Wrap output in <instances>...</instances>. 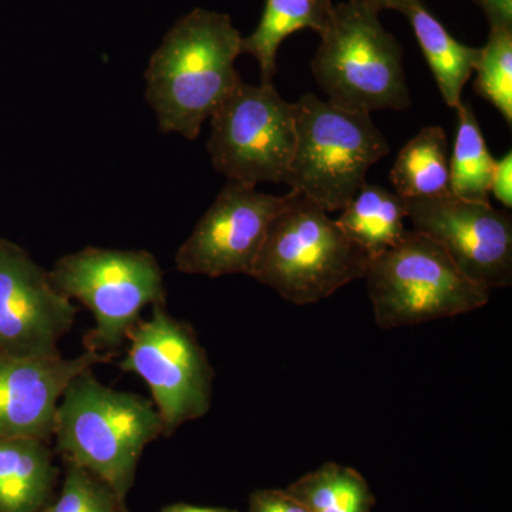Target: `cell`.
Wrapping results in <instances>:
<instances>
[{"instance_id":"6da1fadb","label":"cell","mask_w":512,"mask_h":512,"mask_svg":"<svg viewBox=\"0 0 512 512\" xmlns=\"http://www.w3.org/2000/svg\"><path fill=\"white\" fill-rule=\"evenodd\" d=\"M241 47L231 18L215 10H191L168 30L144 74L161 133L200 136L204 121L242 82L235 67Z\"/></svg>"},{"instance_id":"7a4b0ae2","label":"cell","mask_w":512,"mask_h":512,"mask_svg":"<svg viewBox=\"0 0 512 512\" xmlns=\"http://www.w3.org/2000/svg\"><path fill=\"white\" fill-rule=\"evenodd\" d=\"M160 436L163 423L154 403L104 386L93 369L74 377L57 406V453L99 477L123 503L144 448Z\"/></svg>"},{"instance_id":"3957f363","label":"cell","mask_w":512,"mask_h":512,"mask_svg":"<svg viewBox=\"0 0 512 512\" xmlns=\"http://www.w3.org/2000/svg\"><path fill=\"white\" fill-rule=\"evenodd\" d=\"M379 12L367 0H348L330 10L312 60L313 76L329 103L367 114L409 109L403 49L384 29Z\"/></svg>"},{"instance_id":"277c9868","label":"cell","mask_w":512,"mask_h":512,"mask_svg":"<svg viewBox=\"0 0 512 512\" xmlns=\"http://www.w3.org/2000/svg\"><path fill=\"white\" fill-rule=\"evenodd\" d=\"M272 221L252 278L293 305H312L365 278L370 256L315 202L292 191Z\"/></svg>"},{"instance_id":"5b68a950","label":"cell","mask_w":512,"mask_h":512,"mask_svg":"<svg viewBox=\"0 0 512 512\" xmlns=\"http://www.w3.org/2000/svg\"><path fill=\"white\" fill-rule=\"evenodd\" d=\"M295 150L284 184L326 212L342 211L390 153L370 114L342 109L308 93L293 103Z\"/></svg>"},{"instance_id":"8992f818","label":"cell","mask_w":512,"mask_h":512,"mask_svg":"<svg viewBox=\"0 0 512 512\" xmlns=\"http://www.w3.org/2000/svg\"><path fill=\"white\" fill-rule=\"evenodd\" d=\"M365 279L377 326L384 330L456 318L490 301V291L470 281L436 241L414 229L370 259Z\"/></svg>"},{"instance_id":"52a82bcc","label":"cell","mask_w":512,"mask_h":512,"mask_svg":"<svg viewBox=\"0 0 512 512\" xmlns=\"http://www.w3.org/2000/svg\"><path fill=\"white\" fill-rule=\"evenodd\" d=\"M57 292L82 302L96 319L84 350L116 353L146 306L165 305L164 272L148 251L87 247L64 255L49 272Z\"/></svg>"},{"instance_id":"ba28073f","label":"cell","mask_w":512,"mask_h":512,"mask_svg":"<svg viewBox=\"0 0 512 512\" xmlns=\"http://www.w3.org/2000/svg\"><path fill=\"white\" fill-rule=\"evenodd\" d=\"M126 339L131 346L119 367L150 387L163 436H173L183 424L210 412L215 373L190 323L157 305L150 319L128 330Z\"/></svg>"},{"instance_id":"9c48e42d","label":"cell","mask_w":512,"mask_h":512,"mask_svg":"<svg viewBox=\"0 0 512 512\" xmlns=\"http://www.w3.org/2000/svg\"><path fill=\"white\" fill-rule=\"evenodd\" d=\"M211 163L228 181L284 184L295 150V109L274 84L241 82L212 113Z\"/></svg>"},{"instance_id":"30bf717a","label":"cell","mask_w":512,"mask_h":512,"mask_svg":"<svg viewBox=\"0 0 512 512\" xmlns=\"http://www.w3.org/2000/svg\"><path fill=\"white\" fill-rule=\"evenodd\" d=\"M252 185L228 181L175 254V268L188 275L220 278L252 275L272 221L292 200Z\"/></svg>"},{"instance_id":"8fae6325","label":"cell","mask_w":512,"mask_h":512,"mask_svg":"<svg viewBox=\"0 0 512 512\" xmlns=\"http://www.w3.org/2000/svg\"><path fill=\"white\" fill-rule=\"evenodd\" d=\"M414 231L436 241L457 268L487 291L512 284V220L490 202L454 195L406 200Z\"/></svg>"},{"instance_id":"7c38bea8","label":"cell","mask_w":512,"mask_h":512,"mask_svg":"<svg viewBox=\"0 0 512 512\" xmlns=\"http://www.w3.org/2000/svg\"><path fill=\"white\" fill-rule=\"evenodd\" d=\"M77 308L56 291L29 252L0 238V352L60 356L59 342L72 330Z\"/></svg>"},{"instance_id":"4fadbf2b","label":"cell","mask_w":512,"mask_h":512,"mask_svg":"<svg viewBox=\"0 0 512 512\" xmlns=\"http://www.w3.org/2000/svg\"><path fill=\"white\" fill-rule=\"evenodd\" d=\"M116 353L84 350L74 359L13 356L0 352V437H26L52 443L56 412L70 382Z\"/></svg>"},{"instance_id":"5bb4252c","label":"cell","mask_w":512,"mask_h":512,"mask_svg":"<svg viewBox=\"0 0 512 512\" xmlns=\"http://www.w3.org/2000/svg\"><path fill=\"white\" fill-rule=\"evenodd\" d=\"M59 471L50 443L0 437V512H40L53 501Z\"/></svg>"},{"instance_id":"9a60e30c","label":"cell","mask_w":512,"mask_h":512,"mask_svg":"<svg viewBox=\"0 0 512 512\" xmlns=\"http://www.w3.org/2000/svg\"><path fill=\"white\" fill-rule=\"evenodd\" d=\"M406 220L404 198L387 188L366 183L335 221L343 234L372 259L399 244L407 231Z\"/></svg>"},{"instance_id":"2e32d148","label":"cell","mask_w":512,"mask_h":512,"mask_svg":"<svg viewBox=\"0 0 512 512\" xmlns=\"http://www.w3.org/2000/svg\"><path fill=\"white\" fill-rule=\"evenodd\" d=\"M403 15L409 19L419 40L444 103L451 109H457L463 103L461 94L464 86L476 70L480 49L454 39L421 0L410 6Z\"/></svg>"},{"instance_id":"e0dca14e","label":"cell","mask_w":512,"mask_h":512,"mask_svg":"<svg viewBox=\"0 0 512 512\" xmlns=\"http://www.w3.org/2000/svg\"><path fill=\"white\" fill-rule=\"evenodd\" d=\"M394 192L404 200L451 195L450 151L446 131L426 126L404 144L390 171Z\"/></svg>"},{"instance_id":"ac0fdd59","label":"cell","mask_w":512,"mask_h":512,"mask_svg":"<svg viewBox=\"0 0 512 512\" xmlns=\"http://www.w3.org/2000/svg\"><path fill=\"white\" fill-rule=\"evenodd\" d=\"M330 10L313 0H266L261 22L248 37H242V53L254 57L261 69L262 84H272L276 56L286 37L302 29L322 32Z\"/></svg>"},{"instance_id":"d6986e66","label":"cell","mask_w":512,"mask_h":512,"mask_svg":"<svg viewBox=\"0 0 512 512\" xmlns=\"http://www.w3.org/2000/svg\"><path fill=\"white\" fill-rule=\"evenodd\" d=\"M309 512H372L375 494L352 467L325 463L286 488Z\"/></svg>"},{"instance_id":"ffe728a7","label":"cell","mask_w":512,"mask_h":512,"mask_svg":"<svg viewBox=\"0 0 512 512\" xmlns=\"http://www.w3.org/2000/svg\"><path fill=\"white\" fill-rule=\"evenodd\" d=\"M457 133L450 156L451 195L461 200L490 202L495 158L491 156L473 107H457Z\"/></svg>"},{"instance_id":"44dd1931","label":"cell","mask_w":512,"mask_h":512,"mask_svg":"<svg viewBox=\"0 0 512 512\" xmlns=\"http://www.w3.org/2000/svg\"><path fill=\"white\" fill-rule=\"evenodd\" d=\"M476 92L512 124V29H490L476 64Z\"/></svg>"},{"instance_id":"7402d4cb","label":"cell","mask_w":512,"mask_h":512,"mask_svg":"<svg viewBox=\"0 0 512 512\" xmlns=\"http://www.w3.org/2000/svg\"><path fill=\"white\" fill-rule=\"evenodd\" d=\"M63 461L62 494L40 512H128L127 504L99 477L72 461Z\"/></svg>"},{"instance_id":"603a6c76","label":"cell","mask_w":512,"mask_h":512,"mask_svg":"<svg viewBox=\"0 0 512 512\" xmlns=\"http://www.w3.org/2000/svg\"><path fill=\"white\" fill-rule=\"evenodd\" d=\"M248 512H309L286 490H256L249 497Z\"/></svg>"},{"instance_id":"cb8c5ba5","label":"cell","mask_w":512,"mask_h":512,"mask_svg":"<svg viewBox=\"0 0 512 512\" xmlns=\"http://www.w3.org/2000/svg\"><path fill=\"white\" fill-rule=\"evenodd\" d=\"M490 194L505 208L512 207V153L511 150L500 160H495L491 175Z\"/></svg>"},{"instance_id":"d4e9b609","label":"cell","mask_w":512,"mask_h":512,"mask_svg":"<svg viewBox=\"0 0 512 512\" xmlns=\"http://www.w3.org/2000/svg\"><path fill=\"white\" fill-rule=\"evenodd\" d=\"M483 10L490 29H512V0H474Z\"/></svg>"},{"instance_id":"484cf974","label":"cell","mask_w":512,"mask_h":512,"mask_svg":"<svg viewBox=\"0 0 512 512\" xmlns=\"http://www.w3.org/2000/svg\"><path fill=\"white\" fill-rule=\"evenodd\" d=\"M161 512H239L232 510V508L225 507H197V505L177 503L167 505Z\"/></svg>"},{"instance_id":"4316f807","label":"cell","mask_w":512,"mask_h":512,"mask_svg":"<svg viewBox=\"0 0 512 512\" xmlns=\"http://www.w3.org/2000/svg\"><path fill=\"white\" fill-rule=\"evenodd\" d=\"M367 2L375 5L376 8L382 9H390L397 10V12H406L410 6H413L414 3L419 2V0H367Z\"/></svg>"},{"instance_id":"83f0119b","label":"cell","mask_w":512,"mask_h":512,"mask_svg":"<svg viewBox=\"0 0 512 512\" xmlns=\"http://www.w3.org/2000/svg\"><path fill=\"white\" fill-rule=\"evenodd\" d=\"M313 2L318 3V5L322 6V8L325 9L333 8L332 0H313Z\"/></svg>"}]
</instances>
